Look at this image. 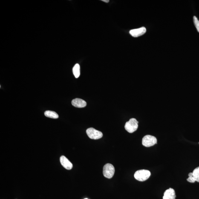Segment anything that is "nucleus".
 I'll return each mask as SVG.
<instances>
[{"label":"nucleus","mask_w":199,"mask_h":199,"mask_svg":"<svg viewBox=\"0 0 199 199\" xmlns=\"http://www.w3.org/2000/svg\"></svg>","instance_id":"obj_17"},{"label":"nucleus","mask_w":199,"mask_h":199,"mask_svg":"<svg viewBox=\"0 0 199 199\" xmlns=\"http://www.w3.org/2000/svg\"><path fill=\"white\" fill-rule=\"evenodd\" d=\"M138 122L134 118L130 119L129 121L125 124V130L128 132L132 133L135 131L138 128Z\"/></svg>","instance_id":"obj_2"},{"label":"nucleus","mask_w":199,"mask_h":199,"mask_svg":"<svg viewBox=\"0 0 199 199\" xmlns=\"http://www.w3.org/2000/svg\"><path fill=\"white\" fill-rule=\"evenodd\" d=\"M44 115L47 117L53 119L59 118V115L54 111H46L44 113Z\"/></svg>","instance_id":"obj_10"},{"label":"nucleus","mask_w":199,"mask_h":199,"mask_svg":"<svg viewBox=\"0 0 199 199\" xmlns=\"http://www.w3.org/2000/svg\"><path fill=\"white\" fill-rule=\"evenodd\" d=\"M102 1L105 3H108L109 2V0H102Z\"/></svg>","instance_id":"obj_15"},{"label":"nucleus","mask_w":199,"mask_h":199,"mask_svg":"<svg viewBox=\"0 0 199 199\" xmlns=\"http://www.w3.org/2000/svg\"><path fill=\"white\" fill-rule=\"evenodd\" d=\"M192 174L195 181L199 182V167L194 170Z\"/></svg>","instance_id":"obj_12"},{"label":"nucleus","mask_w":199,"mask_h":199,"mask_svg":"<svg viewBox=\"0 0 199 199\" xmlns=\"http://www.w3.org/2000/svg\"><path fill=\"white\" fill-rule=\"evenodd\" d=\"M87 134L90 138L93 139H98L102 138L103 134L101 132L93 128H88L86 130Z\"/></svg>","instance_id":"obj_5"},{"label":"nucleus","mask_w":199,"mask_h":199,"mask_svg":"<svg viewBox=\"0 0 199 199\" xmlns=\"http://www.w3.org/2000/svg\"><path fill=\"white\" fill-rule=\"evenodd\" d=\"M72 105L77 108H85L87 105L86 102L82 99L76 98L73 99L72 102Z\"/></svg>","instance_id":"obj_8"},{"label":"nucleus","mask_w":199,"mask_h":199,"mask_svg":"<svg viewBox=\"0 0 199 199\" xmlns=\"http://www.w3.org/2000/svg\"><path fill=\"white\" fill-rule=\"evenodd\" d=\"M157 140L156 138L151 135L145 136L142 140V145L146 147L154 146L157 143Z\"/></svg>","instance_id":"obj_3"},{"label":"nucleus","mask_w":199,"mask_h":199,"mask_svg":"<svg viewBox=\"0 0 199 199\" xmlns=\"http://www.w3.org/2000/svg\"><path fill=\"white\" fill-rule=\"evenodd\" d=\"M176 197L175 191L172 188H170L165 191L163 199H175Z\"/></svg>","instance_id":"obj_9"},{"label":"nucleus","mask_w":199,"mask_h":199,"mask_svg":"<svg viewBox=\"0 0 199 199\" xmlns=\"http://www.w3.org/2000/svg\"><path fill=\"white\" fill-rule=\"evenodd\" d=\"M61 163L65 169L71 170L73 168V165L65 156H62L60 158Z\"/></svg>","instance_id":"obj_7"},{"label":"nucleus","mask_w":199,"mask_h":199,"mask_svg":"<svg viewBox=\"0 0 199 199\" xmlns=\"http://www.w3.org/2000/svg\"><path fill=\"white\" fill-rule=\"evenodd\" d=\"M88 199V198H85V199Z\"/></svg>","instance_id":"obj_16"},{"label":"nucleus","mask_w":199,"mask_h":199,"mask_svg":"<svg viewBox=\"0 0 199 199\" xmlns=\"http://www.w3.org/2000/svg\"><path fill=\"white\" fill-rule=\"evenodd\" d=\"M193 21L196 28L199 33V21L195 16H194Z\"/></svg>","instance_id":"obj_13"},{"label":"nucleus","mask_w":199,"mask_h":199,"mask_svg":"<svg viewBox=\"0 0 199 199\" xmlns=\"http://www.w3.org/2000/svg\"><path fill=\"white\" fill-rule=\"evenodd\" d=\"M151 175V172L149 171L143 169L136 171L134 176L136 180L140 181H143L149 179Z\"/></svg>","instance_id":"obj_1"},{"label":"nucleus","mask_w":199,"mask_h":199,"mask_svg":"<svg viewBox=\"0 0 199 199\" xmlns=\"http://www.w3.org/2000/svg\"><path fill=\"white\" fill-rule=\"evenodd\" d=\"M189 177L187 179L188 181L191 183H194L195 181V179H194L192 173H190L189 174Z\"/></svg>","instance_id":"obj_14"},{"label":"nucleus","mask_w":199,"mask_h":199,"mask_svg":"<svg viewBox=\"0 0 199 199\" xmlns=\"http://www.w3.org/2000/svg\"><path fill=\"white\" fill-rule=\"evenodd\" d=\"M146 31V28L145 27H142L140 28L131 30L129 31V33L133 37H137L144 34Z\"/></svg>","instance_id":"obj_6"},{"label":"nucleus","mask_w":199,"mask_h":199,"mask_svg":"<svg viewBox=\"0 0 199 199\" xmlns=\"http://www.w3.org/2000/svg\"><path fill=\"white\" fill-rule=\"evenodd\" d=\"M73 72L75 77L76 78L79 77L80 75V65L79 64H77L75 65L73 68Z\"/></svg>","instance_id":"obj_11"},{"label":"nucleus","mask_w":199,"mask_h":199,"mask_svg":"<svg viewBox=\"0 0 199 199\" xmlns=\"http://www.w3.org/2000/svg\"><path fill=\"white\" fill-rule=\"evenodd\" d=\"M115 173L114 166L111 164H106L104 166L103 169V174L104 176L108 179L112 178Z\"/></svg>","instance_id":"obj_4"}]
</instances>
